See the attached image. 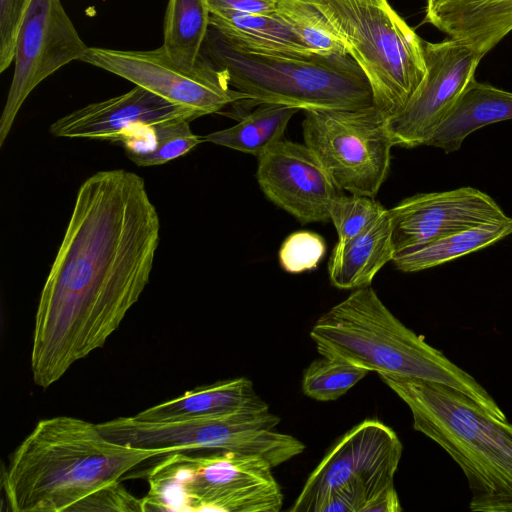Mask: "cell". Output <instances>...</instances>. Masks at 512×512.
Instances as JSON below:
<instances>
[{"instance_id": "obj_3", "label": "cell", "mask_w": 512, "mask_h": 512, "mask_svg": "<svg viewBox=\"0 0 512 512\" xmlns=\"http://www.w3.org/2000/svg\"><path fill=\"white\" fill-rule=\"evenodd\" d=\"M310 337L321 356L378 374L413 377L452 387L501 421L506 415L489 392L422 335L405 326L369 285L323 313Z\"/></svg>"}, {"instance_id": "obj_4", "label": "cell", "mask_w": 512, "mask_h": 512, "mask_svg": "<svg viewBox=\"0 0 512 512\" xmlns=\"http://www.w3.org/2000/svg\"><path fill=\"white\" fill-rule=\"evenodd\" d=\"M406 403L413 428L458 464L472 493L474 512H512V424L486 413L447 385L378 374Z\"/></svg>"}, {"instance_id": "obj_32", "label": "cell", "mask_w": 512, "mask_h": 512, "mask_svg": "<svg viewBox=\"0 0 512 512\" xmlns=\"http://www.w3.org/2000/svg\"><path fill=\"white\" fill-rule=\"evenodd\" d=\"M210 10H233L245 13L272 14L279 0H207Z\"/></svg>"}, {"instance_id": "obj_1", "label": "cell", "mask_w": 512, "mask_h": 512, "mask_svg": "<svg viewBox=\"0 0 512 512\" xmlns=\"http://www.w3.org/2000/svg\"><path fill=\"white\" fill-rule=\"evenodd\" d=\"M160 219L144 179L99 171L79 187L35 315L30 368L49 388L102 348L147 286Z\"/></svg>"}, {"instance_id": "obj_16", "label": "cell", "mask_w": 512, "mask_h": 512, "mask_svg": "<svg viewBox=\"0 0 512 512\" xmlns=\"http://www.w3.org/2000/svg\"><path fill=\"white\" fill-rule=\"evenodd\" d=\"M199 116L140 86L100 102L88 104L56 120L50 132L56 137L116 142L128 130L166 120Z\"/></svg>"}, {"instance_id": "obj_12", "label": "cell", "mask_w": 512, "mask_h": 512, "mask_svg": "<svg viewBox=\"0 0 512 512\" xmlns=\"http://www.w3.org/2000/svg\"><path fill=\"white\" fill-rule=\"evenodd\" d=\"M89 47L79 36L60 0H32L19 27L14 72L0 118V147L34 88Z\"/></svg>"}, {"instance_id": "obj_19", "label": "cell", "mask_w": 512, "mask_h": 512, "mask_svg": "<svg viewBox=\"0 0 512 512\" xmlns=\"http://www.w3.org/2000/svg\"><path fill=\"white\" fill-rule=\"evenodd\" d=\"M393 223L389 210L356 236L338 241L328 262L329 278L339 289L369 286L377 272L392 261Z\"/></svg>"}, {"instance_id": "obj_17", "label": "cell", "mask_w": 512, "mask_h": 512, "mask_svg": "<svg viewBox=\"0 0 512 512\" xmlns=\"http://www.w3.org/2000/svg\"><path fill=\"white\" fill-rule=\"evenodd\" d=\"M423 22L484 57L512 32V0H426Z\"/></svg>"}, {"instance_id": "obj_5", "label": "cell", "mask_w": 512, "mask_h": 512, "mask_svg": "<svg viewBox=\"0 0 512 512\" xmlns=\"http://www.w3.org/2000/svg\"><path fill=\"white\" fill-rule=\"evenodd\" d=\"M199 59L222 71L249 106L280 104L299 110H355L374 105L370 84L346 55L271 54L238 49L209 27Z\"/></svg>"}, {"instance_id": "obj_26", "label": "cell", "mask_w": 512, "mask_h": 512, "mask_svg": "<svg viewBox=\"0 0 512 512\" xmlns=\"http://www.w3.org/2000/svg\"><path fill=\"white\" fill-rule=\"evenodd\" d=\"M275 14L312 52L323 55L348 54L327 19L309 0H279Z\"/></svg>"}, {"instance_id": "obj_22", "label": "cell", "mask_w": 512, "mask_h": 512, "mask_svg": "<svg viewBox=\"0 0 512 512\" xmlns=\"http://www.w3.org/2000/svg\"><path fill=\"white\" fill-rule=\"evenodd\" d=\"M512 233V218L479 224L423 245L396 252L392 261L402 272H417L490 246Z\"/></svg>"}, {"instance_id": "obj_13", "label": "cell", "mask_w": 512, "mask_h": 512, "mask_svg": "<svg viewBox=\"0 0 512 512\" xmlns=\"http://www.w3.org/2000/svg\"><path fill=\"white\" fill-rule=\"evenodd\" d=\"M424 51V79L403 108L388 118L394 146L426 145L475 78L483 58L465 43L451 38L436 43L424 41Z\"/></svg>"}, {"instance_id": "obj_7", "label": "cell", "mask_w": 512, "mask_h": 512, "mask_svg": "<svg viewBox=\"0 0 512 512\" xmlns=\"http://www.w3.org/2000/svg\"><path fill=\"white\" fill-rule=\"evenodd\" d=\"M365 74L374 105L388 118L424 79V40L388 0H309Z\"/></svg>"}, {"instance_id": "obj_31", "label": "cell", "mask_w": 512, "mask_h": 512, "mask_svg": "<svg viewBox=\"0 0 512 512\" xmlns=\"http://www.w3.org/2000/svg\"><path fill=\"white\" fill-rule=\"evenodd\" d=\"M78 511H145V506L143 498L134 497L118 482L78 504L74 512Z\"/></svg>"}, {"instance_id": "obj_11", "label": "cell", "mask_w": 512, "mask_h": 512, "mask_svg": "<svg viewBox=\"0 0 512 512\" xmlns=\"http://www.w3.org/2000/svg\"><path fill=\"white\" fill-rule=\"evenodd\" d=\"M80 61L120 76L199 117L249 100L208 62L198 59L196 68L183 69L172 61L163 46L152 50L89 47Z\"/></svg>"}, {"instance_id": "obj_2", "label": "cell", "mask_w": 512, "mask_h": 512, "mask_svg": "<svg viewBox=\"0 0 512 512\" xmlns=\"http://www.w3.org/2000/svg\"><path fill=\"white\" fill-rule=\"evenodd\" d=\"M107 438L71 416L40 420L11 454L2 487L11 512L73 511L141 463L165 455Z\"/></svg>"}, {"instance_id": "obj_15", "label": "cell", "mask_w": 512, "mask_h": 512, "mask_svg": "<svg viewBox=\"0 0 512 512\" xmlns=\"http://www.w3.org/2000/svg\"><path fill=\"white\" fill-rule=\"evenodd\" d=\"M389 213L395 253L508 218L489 195L472 187L417 194L389 209Z\"/></svg>"}, {"instance_id": "obj_28", "label": "cell", "mask_w": 512, "mask_h": 512, "mask_svg": "<svg viewBox=\"0 0 512 512\" xmlns=\"http://www.w3.org/2000/svg\"><path fill=\"white\" fill-rule=\"evenodd\" d=\"M387 209L369 196L338 195L331 203L329 214L338 241H346L362 232Z\"/></svg>"}, {"instance_id": "obj_23", "label": "cell", "mask_w": 512, "mask_h": 512, "mask_svg": "<svg viewBox=\"0 0 512 512\" xmlns=\"http://www.w3.org/2000/svg\"><path fill=\"white\" fill-rule=\"evenodd\" d=\"M190 122L178 118L137 126L116 142L123 146L127 157L137 166L161 165L185 155L203 142L202 137L192 132Z\"/></svg>"}, {"instance_id": "obj_24", "label": "cell", "mask_w": 512, "mask_h": 512, "mask_svg": "<svg viewBox=\"0 0 512 512\" xmlns=\"http://www.w3.org/2000/svg\"><path fill=\"white\" fill-rule=\"evenodd\" d=\"M210 15L207 0L168 1L162 46L179 67L196 68L210 27Z\"/></svg>"}, {"instance_id": "obj_21", "label": "cell", "mask_w": 512, "mask_h": 512, "mask_svg": "<svg viewBox=\"0 0 512 512\" xmlns=\"http://www.w3.org/2000/svg\"><path fill=\"white\" fill-rule=\"evenodd\" d=\"M210 26L227 43L241 50L271 54L314 53L275 12L211 10Z\"/></svg>"}, {"instance_id": "obj_18", "label": "cell", "mask_w": 512, "mask_h": 512, "mask_svg": "<svg viewBox=\"0 0 512 512\" xmlns=\"http://www.w3.org/2000/svg\"><path fill=\"white\" fill-rule=\"evenodd\" d=\"M268 409V404L256 393L253 382L246 377H237L186 391L134 417L145 422H172L236 411Z\"/></svg>"}, {"instance_id": "obj_20", "label": "cell", "mask_w": 512, "mask_h": 512, "mask_svg": "<svg viewBox=\"0 0 512 512\" xmlns=\"http://www.w3.org/2000/svg\"><path fill=\"white\" fill-rule=\"evenodd\" d=\"M505 120H512V92L474 78L426 145L451 153L459 150L471 133Z\"/></svg>"}, {"instance_id": "obj_29", "label": "cell", "mask_w": 512, "mask_h": 512, "mask_svg": "<svg viewBox=\"0 0 512 512\" xmlns=\"http://www.w3.org/2000/svg\"><path fill=\"white\" fill-rule=\"evenodd\" d=\"M326 251L324 239L311 231L290 234L279 250L281 267L289 273H301L317 268Z\"/></svg>"}, {"instance_id": "obj_30", "label": "cell", "mask_w": 512, "mask_h": 512, "mask_svg": "<svg viewBox=\"0 0 512 512\" xmlns=\"http://www.w3.org/2000/svg\"><path fill=\"white\" fill-rule=\"evenodd\" d=\"M32 0H0V72L13 62L15 40Z\"/></svg>"}, {"instance_id": "obj_6", "label": "cell", "mask_w": 512, "mask_h": 512, "mask_svg": "<svg viewBox=\"0 0 512 512\" xmlns=\"http://www.w3.org/2000/svg\"><path fill=\"white\" fill-rule=\"evenodd\" d=\"M175 451L145 471V511L278 512L274 468L262 456L233 451Z\"/></svg>"}, {"instance_id": "obj_25", "label": "cell", "mask_w": 512, "mask_h": 512, "mask_svg": "<svg viewBox=\"0 0 512 512\" xmlns=\"http://www.w3.org/2000/svg\"><path fill=\"white\" fill-rule=\"evenodd\" d=\"M299 109L280 104H260L234 126L210 133L202 141L259 157L281 140L289 120Z\"/></svg>"}, {"instance_id": "obj_8", "label": "cell", "mask_w": 512, "mask_h": 512, "mask_svg": "<svg viewBox=\"0 0 512 512\" xmlns=\"http://www.w3.org/2000/svg\"><path fill=\"white\" fill-rule=\"evenodd\" d=\"M402 451L391 427L376 419L360 422L324 455L289 511H401L394 476Z\"/></svg>"}, {"instance_id": "obj_9", "label": "cell", "mask_w": 512, "mask_h": 512, "mask_svg": "<svg viewBox=\"0 0 512 512\" xmlns=\"http://www.w3.org/2000/svg\"><path fill=\"white\" fill-rule=\"evenodd\" d=\"M268 410L236 411L172 422H145L134 416L97 424L110 440L136 448L175 451H233L256 454L273 467L301 454L305 445L277 429Z\"/></svg>"}, {"instance_id": "obj_14", "label": "cell", "mask_w": 512, "mask_h": 512, "mask_svg": "<svg viewBox=\"0 0 512 512\" xmlns=\"http://www.w3.org/2000/svg\"><path fill=\"white\" fill-rule=\"evenodd\" d=\"M256 176L267 198L302 224L330 220L331 203L341 191L309 147L288 140L258 157Z\"/></svg>"}, {"instance_id": "obj_27", "label": "cell", "mask_w": 512, "mask_h": 512, "mask_svg": "<svg viewBox=\"0 0 512 512\" xmlns=\"http://www.w3.org/2000/svg\"><path fill=\"white\" fill-rule=\"evenodd\" d=\"M368 370L334 357L322 356L305 369L303 393L314 400L334 401L361 381Z\"/></svg>"}, {"instance_id": "obj_10", "label": "cell", "mask_w": 512, "mask_h": 512, "mask_svg": "<svg viewBox=\"0 0 512 512\" xmlns=\"http://www.w3.org/2000/svg\"><path fill=\"white\" fill-rule=\"evenodd\" d=\"M304 113V144L317 156L336 187L374 198L387 178L394 146L388 117L375 105Z\"/></svg>"}]
</instances>
